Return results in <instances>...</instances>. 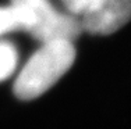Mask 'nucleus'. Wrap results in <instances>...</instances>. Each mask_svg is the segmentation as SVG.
<instances>
[{
	"mask_svg": "<svg viewBox=\"0 0 131 129\" xmlns=\"http://www.w3.org/2000/svg\"><path fill=\"white\" fill-rule=\"evenodd\" d=\"M75 60L71 40H50L29 57L14 82V94L21 100H32L48 92Z\"/></svg>",
	"mask_w": 131,
	"mask_h": 129,
	"instance_id": "nucleus-1",
	"label": "nucleus"
},
{
	"mask_svg": "<svg viewBox=\"0 0 131 129\" xmlns=\"http://www.w3.org/2000/svg\"><path fill=\"white\" fill-rule=\"evenodd\" d=\"M21 21L23 31L40 43L71 40L82 32L80 18L56 10L49 0H11Z\"/></svg>",
	"mask_w": 131,
	"mask_h": 129,
	"instance_id": "nucleus-2",
	"label": "nucleus"
},
{
	"mask_svg": "<svg viewBox=\"0 0 131 129\" xmlns=\"http://www.w3.org/2000/svg\"><path fill=\"white\" fill-rule=\"evenodd\" d=\"M131 20V0H101L95 8L80 18L81 28L92 35H110Z\"/></svg>",
	"mask_w": 131,
	"mask_h": 129,
	"instance_id": "nucleus-3",
	"label": "nucleus"
},
{
	"mask_svg": "<svg viewBox=\"0 0 131 129\" xmlns=\"http://www.w3.org/2000/svg\"><path fill=\"white\" fill-rule=\"evenodd\" d=\"M18 64V51L13 43L0 40V82L14 74Z\"/></svg>",
	"mask_w": 131,
	"mask_h": 129,
	"instance_id": "nucleus-4",
	"label": "nucleus"
},
{
	"mask_svg": "<svg viewBox=\"0 0 131 129\" xmlns=\"http://www.w3.org/2000/svg\"><path fill=\"white\" fill-rule=\"evenodd\" d=\"M14 31H23L21 21L13 6H0V38Z\"/></svg>",
	"mask_w": 131,
	"mask_h": 129,
	"instance_id": "nucleus-5",
	"label": "nucleus"
},
{
	"mask_svg": "<svg viewBox=\"0 0 131 129\" xmlns=\"http://www.w3.org/2000/svg\"><path fill=\"white\" fill-rule=\"evenodd\" d=\"M61 2L66 6L68 14L81 18L88 13H91L101 0H61Z\"/></svg>",
	"mask_w": 131,
	"mask_h": 129,
	"instance_id": "nucleus-6",
	"label": "nucleus"
}]
</instances>
